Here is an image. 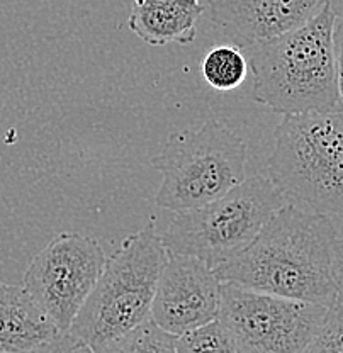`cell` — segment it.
Returning a JSON list of instances; mask_svg holds the SVG:
<instances>
[{"label":"cell","mask_w":343,"mask_h":353,"mask_svg":"<svg viewBox=\"0 0 343 353\" xmlns=\"http://www.w3.org/2000/svg\"><path fill=\"white\" fill-rule=\"evenodd\" d=\"M333 219L286 204L243 252L215 268L221 282L331 306L338 299L333 277Z\"/></svg>","instance_id":"obj_1"},{"label":"cell","mask_w":343,"mask_h":353,"mask_svg":"<svg viewBox=\"0 0 343 353\" xmlns=\"http://www.w3.org/2000/svg\"><path fill=\"white\" fill-rule=\"evenodd\" d=\"M335 24L324 3L301 28L243 48L253 73V101L284 116L337 109Z\"/></svg>","instance_id":"obj_2"},{"label":"cell","mask_w":343,"mask_h":353,"mask_svg":"<svg viewBox=\"0 0 343 353\" xmlns=\"http://www.w3.org/2000/svg\"><path fill=\"white\" fill-rule=\"evenodd\" d=\"M170 252L153 224L136 231L109 256L68 333L94 353L151 318L155 290Z\"/></svg>","instance_id":"obj_3"},{"label":"cell","mask_w":343,"mask_h":353,"mask_svg":"<svg viewBox=\"0 0 343 353\" xmlns=\"http://www.w3.org/2000/svg\"><path fill=\"white\" fill-rule=\"evenodd\" d=\"M267 160L268 179L284 201L343 219V114L284 116Z\"/></svg>","instance_id":"obj_4"},{"label":"cell","mask_w":343,"mask_h":353,"mask_svg":"<svg viewBox=\"0 0 343 353\" xmlns=\"http://www.w3.org/2000/svg\"><path fill=\"white\" fill-rule=\"evenodd\" d=\"M245 141L219 121L168 136L151 167L161 174L157 205L179 212L230 192L246 179Z\"/></svg>","instance_id":"obj_5"},{"label":"cell","mask_w":343,"mask_h":353,"mask_svg":"<svg viewBox=\"0 0 343 353\" xmlns=\"http://www.w3.org/2000/svg\"><path fill=\"white\" fill-rule=\"evenodd\" d=\"M284 204L268 176H248L208 204L175 212L161 241L168 252L195 256L216 268L255 240Z\"/></svg>","instance_id":"obj_6"},{"label":"cell","mask_w":343,"mask_h":353,"mask_svg":"<svg viewBox=\"0 0 343 353\" xmlns=\"http://www.w3.org/2000/svg\"><path fill=\"white\" fill-rule=\"evenodd\" d=\"M330 306L223 282L219 319L238 353H302L324 325Z\"/></svg>","instance_id":"obj_7"},{"label":"cell","mask_w":343,"mask_h":353,"mask_svg":"<svg viewBox=\"0 0 343 353\" xmlns=\"http://www.w3.org/2000/svg\"><path fill=\"white\" fill-rule=\"evenodd\" d=\"M99 241L80 233H60L32 259L24 282L32 299L61 333H66L104 272Z\"/></svg>","instance_id":"obj_8"},{"label":"cell","mask_w":343,"mask_h":353,"mask_svg":"<svg viewBox=\"0 0 343 353\" xmlns=\"http://www.w3.org/2000/svg\"><path fill=\"white\" fill-rule=\"evenodd\" d=\"M221 287L215 268L170 252L155 290L151 319L175 336L208 325L219 318Z\"/></svg>","instance_id":"obj_9"},{"label":"cell","mask_w":343,"mask_h":353,"mask_svg":"<svg viewBox=\"0 0 343 353\" xmlns=\"http://www.w3.org/2000/svg\"><path fill=\"white\" fill-rule=\"evenodd\" d=\"M323 6L324 0H208L206 10L231 44L243 50L301 28Z\"/></svg>","instance_id":"obj_10"},{"label":"cell","mask_w":343,"mask_h":353,"mask_svg":"<svg viewBox=\"0 0 343 353\" xmlns=\"http://www.w3.org/2000/svg\"><path fill=\"white\" fill-rule=\"evenodd\" d=\"M204 12L201 0H135L128 26L150 46H186L194 43Z\"/></svg>","instance_id":"obj_11"},{"label":"cell","mask_w":343,"mask_h":353,"mask_svg":"<svg viewBox=\"0 0 343 353\" xmlns=\"http://www.w3.org/2000/svg\"><path fill=\"white\" fill-rule=\"evenodd\" d=\"M58 333L24 285L0 282V353H31Z\"/></svg>","instance_id":"obj_12"},{"label":"cell","mask_w":343,"mask_h":353,"mask_svg":"<svg viewBox=\"0 0 343 353\" xmlns=\"http://www.w3.org/2000/svg\"><path fill=\"white\" fill-rule=\"evenodd\" d=\"M248 60L245 51L235 44H219L208 51L202 61V75L209 87L219 92L235 90L248 75Z\"/></svg>","instance_id":"obj_13"},{"label":"cell","mask_w":343,"mask_h":353,"mask_svg":"<svg viewBox=\"0 0 343 353\" xmlns=\"http://www.w3.org/2000/svg\"><path fill=\"white\" fill-rule=\"evenodd\" d=\"M175 340V334L161 330L150 318L99 353H177Z\"/></svg>","instance_id":"obj_14"},{"label":"cell","mask_w":343,"mask_h":353,"mask_svg":"<svg viewBox=\"0 0 343 353\" xmlns=\"http://www.w3.org/2000/svg\"><path fill=\"white\" fill-rule=\"evenodd\" d=\"M177 353H238L236 343L219 318L180 334L175 340Z\"/></svg>","instance_id":"obj_15"},{"label":"cell","mask_w":343,"mask_h":353,"mask_svg":"<svg viewBox=\"0 0 343 353\" xmlns=\"http://www.w3.org/2000/svg\"><path fill=\"white\" fill-rule=\"evenodd\" d=\"M302 353H343V299L338 297L311 343Z\"/></svg>","instance_id":"obj_16"},{"label":"cell","mask_w":343,"mask_h":353,"mask_svg":"<svg viewBox=\"0 0 343 353\" xmlns=\"http://www.w3.org/2000/svg\"><path fill=\"white\" fill-rule=\"evenodd\" d=\"M31 353H94L87 345L77 340L75 336L66 331V333H58L53 340L46 341V343L38 347Z\"/></svg>","instance_id":"obj_17"},{"label":"cell","mask_w":343,"mask_h":353,"mask_svg":"<svg viewBox=\"0 0 343 353\" xmlns=\"http://www.w3.org/2000/svg\"><path fill=\"white\" fill-rule=\"evenodd\" d=\"M335 57H337V82H338V110L343 114V21L335 24Z\"/></svg>","instance_id":"obj_18"},{"label":"cell","mask_w":343,"mask_h":353,"mask_svg":"<svg viewBox=\"0 0 343 353\" xmlns=\"http://www.w3.org/2000/svg\"><path fill=\"white\" fill-rule=\"evenodd\" d=\"M333 277L338 297L343 299V236H337L333 246Z\"/></svg>","instance_id":"obj_19"},{"label":"cell","mask_w":343,"mask_h":353,"mask_svg":"<svg viewBox=\"0 0 343 353\" xmlns=\"http://www.w3.org/2000/svg\"><path fill=\"white\" fill-rule=\"evenodd\" d=\"M324 3L330 7L337 19L343 21V0H324Z\"/></svg>","instance_id":"obj_20"}]
</instances>
